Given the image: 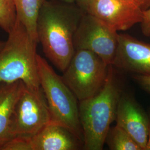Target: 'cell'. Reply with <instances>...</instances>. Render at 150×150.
I'll use <instances>...</instances> for the list:
<instances>
[{"label": "cell", "mask_w": 150, "mask_h": 150, "mask_svg": "<svg viewBox=\"0 0 150 150\" xmlns=\"http://www.w3.org/2000/svg\"><path fill=\"white\" fill-rule=\"evenodd\" d=\"M83 12L74 4L46 0L39 13L37 36L43 52L62 72L75 50L74 37Z\"/></svg>", "instance_id": "6da1fadb"}, {"label": "cell", "mask_w": 150, "mask_h": 150, "mask_svg": "<svg viewBox=\"0 0 150 150\" xmlns=\"http://www.w3.org/2000/svg\"><path fill=\"white\" fill-rule=\"evenodd\" d=\"M122 92V83L117 69L110 65L102 88L93 96L79 101L83 149H103L111 125L115 121L118 100Z\"/></svg>", "instance_id": "7a4b0ae2"}, {"label": "cell", "mask_w": 150, "mask_h": 150, "mask_svg": "<svg viewBox=\"0 0 150 150\" xmlns=\"http://www.w3.org/2000/svg\"><path fill=\"white\" fill-rule=\"evenodd\" d=\"M0 51V83L22 81L27 88L41 89L37 66L38 41L17 19Z\"/></svg>", "instance_id": "3957f363"}, {"label": "cell", "mask_w": 150, "mask_h": 150, "mask_svg": "<svg viewBox=\"0 0 150 150\" xmlns=\"http://www.w3.org/2000/svg\"><path fill=\"white\" fill-rule=\"evenodd\" d=\"M37 66L40 85L46 100L51 121L70 129L83 142L78 100L62 77L38 54Z\"/></svg>", "instance_id": "277c9868"}, {"label": "cell", "mask_w": 150, "mask_h": 150, "mask_svg": "<svg viewBox=\"0 0 150 150\" xmlns=\"http://www.w3.org/2000/svg\"><path fill=\"white\" fill-rule=\"evenodd\" d=\"M109 64L96 54L86 50H75L62 79L79 101L93 96L107 79Z\"/></svg>", "instance_id": "5b68a950"}, {"label": "cell", "mask_w": 150, "mask_h": 150, "mask_svg": "<svg viewBox=\"0 0 150 150\" xmlns=\"http://www.w3.org/2000/svg\"><path fill=\"white\" fill-rule=\"evenodd\" d=\"M50 122L51 115L41 88L36 91L25 86L15 104L11 119L12 138L31 137Z\"/></svg>", "instance_id": "8992f818"}, {"label": "cell", "mask_w": 150, "mask_h": 150, "mask_svg": "<svg viewBox=\"0 0 150 150\" xmlns=\"http://www.w3.org/2000/svg\"><path fill=\"white\" fill-rule=\"evenodd\" d=\"M118 35L95 17L83 13L74 35V48L90 51L112 65L118 47Z\"/></svg>", "instance_id": "52a82bcc"}, {"label": "cell", "mask_w": 150, "mask_h": 150, "mask_svg": "<svg viewBox=\"0 0 150 150\" xmlns=\"http://www.w3.org/2000/svg\"><path fill=\"white\" fill-rule=\"evenodd\" d=\"M85 13L117 32L140 23L143 16V10L129 0H91Z\"/></svg>", "instance_id": "ba28073f"}, {"label": "cell", "mask_w": 150, "mask_h": 150, "mask_svg": "<svg viewBox=\"0 0 150 150\" xmlns=\"http://www.w3.org/2000/svg\"><path fill=\"white\" fill-rule=\"evenodd\" d=\"M113 66L134 75L150 76V43L126 33L118 35Z\"/></svg>", "instance_id": "9c48e42d"}, {"label": "cell", "mask_w": 150, "mask_h": 150, "mask_svg": "<svg viewBox=\"0 0 150 150\" xmlns=\"http://www.w3.org/2000/svg\"><path fill=\"white\" fill-rule=\"evenodd\" d=\"M115 121L142 150H146L149 137L148 114L132 96L123 92L118 100Z\"/></svg>", "instance_id": "30bf717a"}, {"label": "cell", "mask_w": 150, "mask_h": 150, "mask_svg": "<svg viewBox=\"0 0 150 150\" xmlns=\"http://www.w3.org/2000/svg\"><path fill=\"white\" fill-rule=\"evenodd\" d=\"M32 150H77L83 142L70 129L50 122L31 137Z\"/></svg>", "instance_id": "8fae6325"}, {"label": "cell", "mask_w": 150, "mask_h": 150, "mask_svg": "<svg viewBox=\"0 0 150 150\" xmlns=\"http://www.w3.org/2000/svg\"><path fill=\"white\" fill-rule=\"evenodd\" d=\"M25 86L21 81L0 83V150L12 138L10 132L11 119L15 104Z\"/></svg>", "instance_id": "7c38bea8"}, {"label": "cell", "mask_w": 150, "mask_h": 150, "mask_svg": "<svg viewBox=\"0 0 150 150\" xmlns=\"http://www.w3.org/2000/svg\"><path fill=\"white\" fill-rule=\"evenodd\" d=\"M46 0H13L17 19L27 30L31 37L38 41L37 21L39 13Z\"/></svg>", "instance_id": "4fadbf2b"}, {"label": "cell", "mask_w": 150, "mask_h": 150, "mask_svg": "<svg viewBox=\"0 0 150 150\" xmlns=\"http://www.w3.org/2000/svg\"><path fill=\"white\" fill-rule=\"evenodd\" d=\"M105 144L111 150H142L131 136L117 125L110 127Z\"/></svg>", "instance_id": "5bb4252c"}, {"label": "cell", "mask_w": 150, "mask_h": 150, "mask_svg": "<svg viewBox=\"0 0 150 150\" xmlns=\"http://www.w3.org/2000/svg\"><path fill=\"white\" fill-rule=\"evenodd\" d=\"M17 21L16 8L13 0H0V27L9 33Z\"/></svg>", "instance_id": "9a60e30c"}, {"label": "cell", "mask_w": 150, "mask_h": 150, "mask_svg": "<svg viewBox=\"0 0 150 150\" xmlns=\"http://www.w3.org/2000/svg\"><path fill=\"white\" fill-rule=\"evenodd\" d=\"M1 150H32L31 137H13L3 145Z\"/></svg>", "instance_id": "2e32d148"}, {"label": "cell", "mask_w": 150, "mask_h": 150, "mask_svg": "<svg viewBox=\"0 0 150 150\" xmlns=\"http://www.w3.org/2000/svg\"><path fill=\"white\" fill-rule=\"evenodd\" d=\"M141 29L145 36L150 37V7L143 10L142 21L140 22Z\"/></svg>", "instance_id": "e0dca14e"}, {"label": "cell", "mask_w": 150, "mask_h": 150, "mask_svg": "<svg viewBox=\"0 0 150 150\" xmlns=\"http://www.w3.org/2000/svg\"><path fill=\"white\" fill-rule=\"evenodd\" d=\"M133 77L139 86L150 94V76L134 75Z\"/></svg>", "instance_id": "ac0fdd59"}, {"label": "cell", "mask_w": 150, "mask_h": 150, "mask_svg": "<svg viewBox=\"0 0 150 150\" xmlns=\"http://www.w3.org/2000/svg\"><path fill=\"white\" fill-rule=\"evenodd\" d=\"M139 7L142 10H145L150 7V0H129Z\"/></svg>", "instance_id": "d6986e66"}, {"label": "cell", "mask_w": 150, "mask_h": 150, "mask_svg": "<svg viewBox=\"0 0 150 150\" xmlns=\"http://www.w3.org/2000/svg\"><path fill=\"white\" fill-rule=\"evenodd\" d=\"M90 1L91 0H76V4L82 11L85 13Z\"/></svg>", "instance_id": "ffe728a7"}, {"label": "cell", "mask_w": 150, "mask_h": 150, "mask_svg": "<svg viewBox=\"0 0 150 150\" xmlns=\"http://www.w3.org/2000/svg\"><path fill=\"white\" fill-rule=\"evenodd\" d=\"M149 116V137L147 146L145 150H150V112L148 114Z\"/></svg>", "instance_id": "44dd1931"}, {"label": "cell", "mask_w": 150, "mask_h": 150, "mask_svg": "<svg viewBox=\"0 0 150 150\" xmlns=\"http://www.w3.org/2000/svg\"><path fill=\"white\" fill-rule=\"evenodd\" d=\"M54 1H58L61 2H64L69 4H75L76 3V0H54Z\"/></svg>", "instance_id": "7402d4cb"}, {"label": "cell", "mask_w": 150, "mask_h": 150, "mask_svg": "<svg viewBox=\"0 0 150 150\" xmlns=\"http://www.w3.org/2000/svg\"><path fill=\"white\" fill-rule=\"evenodd\" d=\"M5 44V42L0 41V51L2 50V49L4 47Z\"/></svg>", "instance_id": "603a6c76"}]
</instances>
